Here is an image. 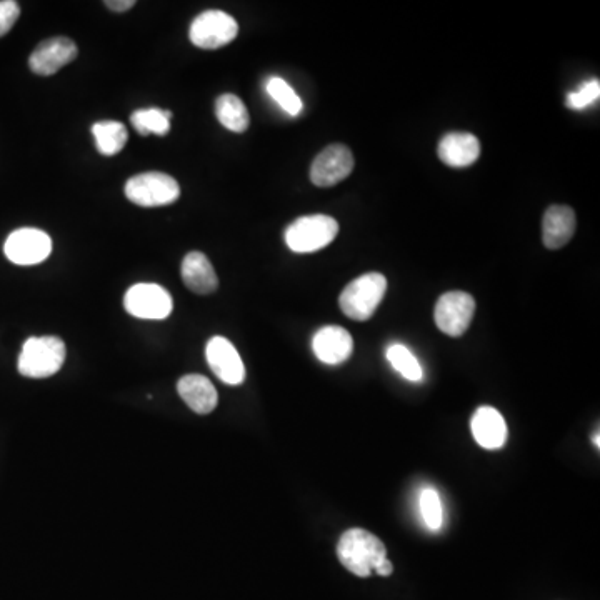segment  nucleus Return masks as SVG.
<instances>
[{
  "label": "nucleus",
  "instance_id": "obj_6",
  "mask_svg": "<svg viewBox=\"0 0 600 600\" xmlns=\"http://www.w3.org/2000/svg\"><path fill=\"white\" fill-rule=\"evenodd\" d=\"M239 34L234 17L222 10H205L190 24L189 39L199 49L215 50L230 44Z\"/></svg>",
  "mask_w": 600,
  "mask_h": 600
},
{
  "label": "nucleus",
  "instance_id": "obj_8",
  "mask_svg": "<svg viewBox=\"0 0 600 600\" xmlns=\"http://www.w3.org/2000/svg\"><path fill=\"white\" fill-rule=\"evenodd\" d=\"M124 307L137 319L162 320L172 314L174 302L160 285L135 284L125 294Z\"/></svg>",
  "mask_w": 600,
  "mask_h": 600
},
{
  "label": "nucleus",
  "instance_id": "obj_19",
  "mask_svg": "<svg viewBox=\"0 0 600 600\" xmlns=\"http://www.w3.org/2000/svg\"><path fill=\"white\" fill-rule=\"evenodd\" d=\"M215 115L225 129L242 134L249 129L250 115L244 102L234 94L220 95L215 100Z\"/></svg>",
  "mask_w": 600,
  "mask_h": 600
},
{
  "label": "nucleus",
  "instance_id": "obj_21",
  "mask_svg": "<svg viewBox=\"0 0 600 600\" xmlns=\"http://www.w3.org/2000/svg\"><path fill=\"white\" fill-rule=\"evenodd\" d=\"M170 119L172 112L169 110L160 109H140L135 110L134 114L130 115V122L140 135H167L170 132Z\"/></svg>",
  "mask_w": 600,
  "mask_h": 600
},
{
  "label": "nucleus",
  "instance_id": "obj_22",
  "mask_svg": "<svg viewBox=\"0 0 600 600\" xmlns=\"http://www.w3.org/2000/svg\"><path fill=\"white\" fill-rule=\"evenodd\" d=\"M387 360L390 365L399 372L404 379L410 382H420L424 377V370L419 360L415 359V355L410 352L405 345L392 344L387 349Z\"/></svg>",
  "mask_w": 600,
  "mask_h": 600
},
{
  "label": "nucleus",
  "instance_id": "obj_25",
  "mask_svg": "<svg viewBox=\"0 0 600 600\" xmlns=\"http://www.w3.org/2000/svg\"><path fill=\"white\" fill-rule=\"evenodd\" d=\"M600 95V82L599 80H590L587 84L582 85L580 89L575 92H570L565 99V105L569 109L582 110L585 107H589L590 104H594L595 100L599 99Z\"/></svg>",
  "mask_w": 600,
  "mask_h": 600
},
{
  "label": "nucleus",
  "instance_id": "obj_27",
  "mask_svg": "<svg viewBox=\"0 0 600 600\" xmlns=\"http://www.w3.org/2000/svg\"><path fill=\"white\" fill-rule=\"evenodd\" d=\"M134 5V0H107L105 2V7L112 12H125V10L132 9Z\"/></svg>",
  "mask_w": 600,
  "mask_h": 600
},
{
  "label": "nucleus",
  "instance_id": "obj_9",
  "mask_svg": "<svg viewBox=\"0 0 600 600\" xmlns=\"http://www.w3.org/2000/svg\"><path fill=\"white\" fill-rule=\"evenodd\" d=\"M354 154L349 147L332 144L325 147L310 165V180L317 187H332L347 179L354 170Z\"/></svg>",
  "mask_w": 600,
  "mask_h": 600
},
{
  "label": "nucleus",
  "instance_id": "obj_28",
  "mask_svg": "<svg viewBox=\"0 0 600 600\" xmlns=\"http://www.w3.org/2000/svg\"><path fill=\"white\" fill-rule=\"evenodd\" d=\"M374 570L377 574L382 575V577H389L392 574V570H394V565L390 564L389 559H384L377 564Z\"/></svg>",
  "mask_w": 600,
  "mask_h": 600
},
{
  "label": "nucleus",
  "instance_id": "obj_16",
  "mask_svg": "<svg viewBox=\"0 0 600 600\" xmlns=\"http://www.w3.org/2000/svg\"><path fill=\"white\" fill-rule=\"evenodd\" d=\"M437 152H439V159L445 165L462 169L479 159L480 142L475 135L467 132H452L442 137Z\"/></svg>",
  "mask_w": 600,
  "mask_h": 600
},
{
  "label": "nucleus",
  "instance_id": "obj_20",
  "mask_svg": "<svg viewBox=\"0 0 600 600\" xmlns=\"http://www.w3.org/2000/svg\"><path fill=\"white\" fill-rule=\"evenodd\" d=\"M92 135L95 139V147L100 154L117 155L120 150H124L127 145V129L124 124H120L117 120H102L97 124L92 125Z\"/></svg>",
  "mask_w": 600,
  "mask_h": 600
},
{
  "label": "nucleus",
  "instance_id": "obj_12",
  "mask_svg": "<svg viewBox=\"0 0 600 600\" xmlns=\"http://www.w3.org/2000/svg\"><path fill=\"white\" fill-rule=\"evenodd\" d=\"M205 359L210 370L219 377L224 384L240 385L245 380L244 362L240 359L239 352L234 344L225 337H212L205 347Z\"/></svg>",
  "mask_w": 600,
  "mask_h": 600
},
{
  "label": "nucleus",
  "instance_id": "obj_15",
  "mask_svg": "<svg viewBox=\"0 0 600 600\" xmlns=\"http://www.w3.org/2000/svg\"><path fill=\"white\" fill-rule=\"evenodd\" d=\"M575 220L574 210L567 205H550L545 210L542 220V240L549 250L562 249L574 237Z\"/></svg>",
  "mask_w": 600,
  "mask_h": 600
},
{
  "label": "nucleus",
  "instance_id": "obj_23",
  "mask_svg": "<svg viewBox=\"0 0 600 600\" xmlns=\"http://www.w3.org/2000/svg\"><path fill=\"white\" fill-rule=\"evenodd\" d=\"M267 94L277 102L280 109L285 110L289 115H299L304 109V104L300 100L299 95L295 94L294 89L290 87L284 79L280 77H270L267 80Z\"/></svg>",
  "mask_w": 600,
  "mask_h": 600
},
{
  "label": "nucleus",
  "instance_id": "obj_3",
  "mask_svg": "<svg viewBox=\"0 0 600 600\" xmlns=\"http://www.w3.org/2000/svg\"><path fill=\"white\" fill-rule=\"evenodd\" d=\"M387 279L379 272L362 274L352 280L339 297V307L349 319L369 320L384 299Z\"/></svg>",
  "mask_w": 600,
  "mask_h": 600
},
{
  "label": "nucleus",
  "instance_id": "obj_29",
  "mask_svg": "<svg viewBox=\"0 0 600 600\" xmlns=\"http://www.w3.org/2000/svg\"><path fill=\"white\" fill-rule=\"evenodd\" d=\"M592 442H595V447H597V449H599V447H600L599 432H595V434L592 435Z\"/></svg>",
  "mask_w": 600,
  "mask_h": 600
},
{
  "label": "nucleus",
  "instance_id": "obj_13",
  "mask_svg": "<svg viewBox=\"0 0 600 600\" xmlns=\"http://www.w3.org/2000/svg\"><path fill=\"white\" fill-rule=\"evenodd\" d=\"M312 350L322 364L339 365L354 352V340L344 327L327 325L315 332Z\"/></svg>",
  "mask_w": 600,
  "mask_h": 600
},
{
  "label": "nucleus",
  "instance_id": "obj_4",
  "mask_svg": "<svg viewBox=\"0 0 600 600\" xmlns=\"http://www.w3.org/2000/svg\"><path fill=\"white\" fill-rule=\"evenodd\" d=\"M339 234V224L334 217L324 214L305 215L294 220L285 229V244L297 254H310L324 249Z\"/></svg>",
  "mask_w": 600,
  "mask_h": 600
},
{
  "label": "nucleus",
  "instance_id": "obj_5",
  "mask_svg": "<svg viewBox=\"0 0 600 600\" xmlns=\"http://www.w3.org/2000/svg\"><path fill=\"white\" fill-rule=\"evenodd\" d=\"M125 195L140 207H164L179 200L180 185L164 172H144L127 180Z\"/></svg>",
  "mask_w": 600,
  "mask_h": 600
},
{
  "label": "nucleus",
  "instance_id": "obj_24",
  "mask_svg": "<svg viewBox=\"0 0 600 600\" xmlns=\"http://www.w3.org/2000/svg\"><path fill=\"white\" fill-rule=\"evenodd\" d=\"M419 507L425 525L434 532L440 530L444 524V510H442V502H440L437 490L425 487L419 495Z\"/></svg>",
  "mask_w": 600,
  "mask_h": 600
},
{
  "label": "nucleus",
  "instance_id": "obj_11",
  "mask_svg": "<svg viewBox=\"0 0 600 600\" xmlns=\"http://www.w3.org/2000/svg\"><path fill=\"white\" fill-rule=\"evenodd\" d=\"M79 54L74 40L69 37H50L40 42L29 57V67L34 74L54 75L62 67L69 65Z\"/></svg>",
  "mask_w": 600,
  "mask_h": 600
},
{
  "label": "nucleus",
  "instance_id": "obj_18",
  "mask_svg": "<svg viewBox=\"0 0 600 600\" xmlns=\"http://www.w3.org/2000/svg\"><path fill=\"white\" fill-rule=\"evenodd\" d=\"M182 280L185 287L194 294L209 295L219 287V277L202 252H189L182 260Z\"/></svg>",
  "mask_w": 600,
  "mask_h": 600
},
{
  "label": "nucleus",
  "instance_id": "obj_7",
  "mask_svg": "<svg viewBox=\"0 0 600 600\" xmlns=\"http://www.w3.org/2000/svg\"><path fill=\"white\" fill-rule=\"evenodd\" d=\"M474 314V297L462 290H452L440 295L435 305L434 319L435 324L444 334L460 337L469 329Z\"/></svg>",
  "mask_w": 600,
  "mask_h": 600
},
{
  "label": "nucleus",
  "instance_id": "obj_14",
  "mask_svg": "<svg viewBox=\"0 0 600 600\" xmlns=\"http://www.w3.org/2000/svg\"><path fill=\"white\" fill-rule=\"evenodd\" d=\"M470 430H472L475 442L482 449H500V447H504L505 440H507V424H505L504 415L490 405H482L475 410L470 419Z\"/></svg>",
  "mask_w": 600,
  "mask_h": 600
},
{
  "label": "nucleus",
  "instance_id": "obj_2",
  "mask_svg": "<svg viewBox=\"0 0 600 600\" xmlns=\"http://www.w3.org/2000/svg\"><path fill=\"white\" fill-rule=\"evenodd\" d=\"M64 340L54 335L25 340L19 357V372L30 379H47L64 365Z\"/></svg>",
  "mask_w": 600,
  "mask_h": 600
},
{
  "label": "nucleus",
  "instance_id": "obj_17",
  "mask_svg": "<svg viewBox=\"0 0 600 600\" xmlns=\"http://www.w3.org/2000/svg\"><path fill=\"white\" fill-rule=\"evenodd\" d=\"M177 392L195 414L207 415L219 404V395L214 384L199 374L184 375L177 382Z\"/></svg>",
  "mask_w": 600,
  "mask_h": 600
},
{
  "label": "nucleus",
  "instance_id": "obj_1",
  "mask_svg": "<svg viewBox=\"0 0 600 600\" xmlns=\"http://www.w3.org/2000/svg\"><path fill=\"white\" fill-rule=\"evenodd\" d=\"M337 557L352 574L370 577L377 564L387 559V550L384 542L367 530L349 529L339 539Z\"/></svg>",
  "mask_w": 600,
  "mask_h": 600
},
{
  "label": "nucleus",
  "instance_id": "obj_26",
  "mask_svg": "<svg viewBox=\"0 0 600 600\" xmlns=\"http://www.w3.org/2000/svg\"><path fill=\"white\" fill-rule=\"evenodd\" d=\"M19 15L20 5L15 0H0V37L9 34Z\"/></svg>",
  "mask_w": 600,
  "mask_h": 600
},
{
  "label": "nucleus",
  "instance_id": "obj_10",
  "mask_svg": "<svg viewBox=\"0 0 600 600\" xmlns=\"http://www.w3.org/2000/svg\"><path fill=\"white\" fill-rule=\"evenodd\" d=\"M4 252L10 262L17 265H35L44 262L52 252V240L44 230L25 229L14 230L7 237Z\"/></svg>",
  "mask_w": 600,
  "mask_h": 600
}]
</instances>
